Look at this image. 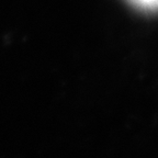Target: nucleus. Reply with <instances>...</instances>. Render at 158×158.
<instances>
[{
	"label": "nucleus",
	"mask_w": 158,
	"mask_h": 158,
	"mask_svg": "<svg viewBox=\"0 0 158 158\" xmlns=\"http://www.w3.org/2000/svg\"><path fill=\"white\" fill-rule=\"evenodd\" d=\"M132 2L142 9L156 10L158 9V0H131Z\"/></svg>",
	"instance_id": "1"
}]
</instances>
